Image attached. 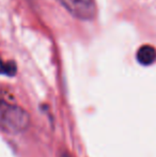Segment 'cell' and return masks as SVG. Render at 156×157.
<instances>
[{"label": "cell", "mask_w": 156, "mask_h": 157, "mask_svg": "<svg viewBox=\"0 0 156 157\" xmlns=\"http://www.w3.org/2000/svg\"><path fill=\"white\" fill-rule=\"evenodd\" d=\"M16 73V65L14 62H3L0 59V74L8 75V76H13Z\"/></svg>", "instance_id": "4"}, {"label": "cell", "mask_w": 156, "mask_h": 157, "mask_svg": "<svg viewBox=\"0 0 156 157\" xmlns=\"http://www.w3.org/2000/svg\"><path fill=\"white\" fill-rule=\"evenodd\" d=\"M29 113L21 107L0 99V129L18 134L29 127Z\"/></svg>", "instance_id": "1"}, {"label": "cell", "mask_w": 156, "mask_h": 157, "mask_svg": "<svg viewBox=\"0 0 156 157\" xmlns=\"http://www.w3.org/2000/svg\"><path fill=\"white\" fill-rule=\"evenodd\" d=\"M60 157H70V156L67 155L65 152H62V153H61V155H60Z\"/></svg>", "instance_id": "5"}, {"label": "cell", "mask_w": 156, "mask_h": 157, "mask_svg": "<svg viewBox=\"0 0 156 157\" xmlns=\"http://www.w3.org/2000/svg\"><path fill=\"white\" fill-rule=\"evenodd\" d=\"M136 58L141 65H151L156 61V49L151 45H143L138 49Z\"/></svg>", "instance_id": "3"}, {"label": "cell", "mask_w": 156, "mask_h": 157, "mask_svg": "<svg viewBox=\"0 0 156 157\" xmlns=\"http://www.w3.org/2000/svg\"><path fill=\"white\" fill-rule=\"evenodd\" d=\"M67 12L79 19H92L95 16L94 0H59Z\"/></svg>", "instance_id": "2"}]
</instances>
